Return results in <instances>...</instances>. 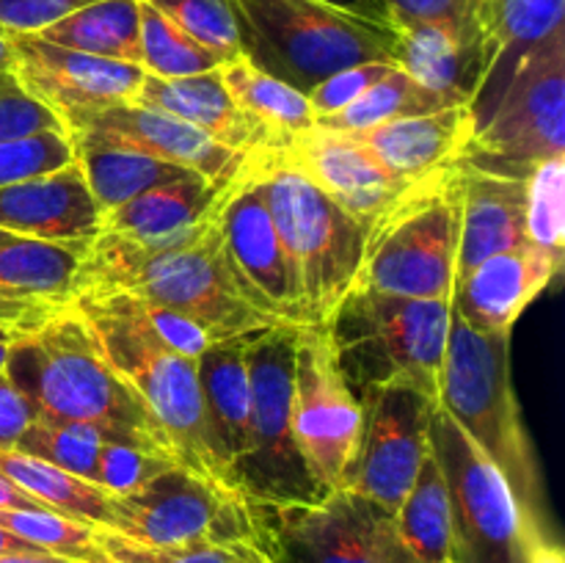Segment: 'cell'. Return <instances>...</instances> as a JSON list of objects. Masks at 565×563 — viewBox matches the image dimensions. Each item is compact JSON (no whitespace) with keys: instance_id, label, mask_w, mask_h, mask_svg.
Segmentation results:
<instances>
[{"instance_id":"1","label":"cell","mask_w":565,"mask_h":563,"mask_svg":"<svg viewBox=\"0 0 565 563\" xmlns=\"http://www.w3.org/2000/svg\"><path fill=\"white\" fill-rule=\"evenodd\" d=\"M226 188L230 185H224L213 208L196 224L166 243H138L97 232V237L83 248L77 296L127 293L138 301L188 315L215 340L254 334L281 323L248 298L232 268L221 237Z\"/></svg>"},{"instance_id":"2","label":"cell","mask_w":565,"mask_h":563,"mask_svg":"<svg viewBox=\"0 0 565 563\" xmlns=\"http://www.w3.org/2000/svg\"><path fill=\"white\" fill-rule=\"evenodd\" d=\"M3 370L44 417L86 425L103 439L177 464L166 431L138 392L116 373L88 320L75 307L61 309L36 331L17 337Z\"/></svg>"},{"instance_id":"3","label":"cell","mask_w":565,"mask_h":563,"mask_svg":"<svg viewBox=\"0 0 565 563\" xmlns=\"http://www.w3.org/2000/svg\"><path fill=\"white\" fill-rule=\"evenodd\" d=\"M436 406L475 442L513 489L524 511L541 522V472L511 384V334L472 329L450 307L445 362Z\"/></svg>"},{"instance_id":"4","label":"cell","mask_w":565,"mask_h":563,"mask_svg":"<svg viewBox=\"0 0 565 563\" xmlns=\"http://www.w3.org/2000/svg\"><path fill=\"white\" fill-rule=\"evenodd\" d=\"M326 326L353 395L408 386L436 403L450 301L353 287Z\"/></svg>"},{"instance_id":"5","label":"cell","mask_w":565,"mask_h":563,"mask_svg":"<svg viewBox=\"0 0 565 563\" xmlns=\"http://www.w3.org/2000/svg\"><path fill=\"white\" fill-rule=\"evenodd\" d=\"M72 307L88 320L116 373L154 414L169 436L177 464L218 480L204 436L196 359L166 346L127 293H83Z\"/></svg>"},{"instance_id":"6","label":"cell","mask_w":565,"mask_h":563,"mask_svg":"<svg viewBox=\"0 0 565 563\" xmlns=\"http://www.w3.org/2000/svg\"><path fill=\"white\" fill-rule=\"evenodd\" d=\"M241 55L307 94L323 77L373 61L397 64V31L320 0H226Z\"/></svg>"},{"instance_id":"7","label":"cell","mask_w":565,"mask_h":563,"mask_svg":"<svg viewBox=\"0 0 565 563\" xmlns=\"http://www.w3.org/2000/svg\"><path fill=\"white\" fill-rule=\"evenodd\" d=\"M458 254V160L414 180L367 224L353 287L450 301Z\"/></svg>"},{"instance_id":"8","label":"cell","mask_w":565,"mask_h":563,"mask_svg":"<svg viewBox=\"0 0 565 563\" xmlns=\"http://www.w3.org/2000/svg\"><path fill=\"white\" fill-rule=\"evenodd\" d=\"M265 188L276 232L290 259L301 326H326L353 290L367 226L320 193L312 182L265 155Z\"/></svg>"},{"instance_id":"9","label":"cell","mask_w":565,"mask_h":563,"mask_svg":"<svg viewBox=\"0 0 565 563\" xmlns=\"http://www.w3.org/2000/svg\"><path fill=\"white\" fill-rule=\"evenodd\" d=\"M450 502V563H533L550 544L500 469L436 406L428 428Z\"/></svg>"},{"instance_id":"10","label":"cell","mask_w":565,"mask_h":563,"mask_svg":"<svg viewBox=\"0 0 565 563\" xmlns=\"http://www.w3.org/2000/svg\"><path fill=\"white\" fill-rule=\"evenodd\" d=\"M298 326L276 323L248 340V428L246 453L232 475V489L252 502H318L315 480L292 436V373Z\"/></svg>"},{"instance_id":"11","label":"cell","mask_w":565,"mask_h":563,"mask_svg":"<svg viewBox=\"0 0 565 563\" xmlns=\"http://www.w3.org/2000/svg\"><path fill=\"white\" fill-rule=\"evenodd\" d=\"M461 158L513 177L565 158V25L519 55Z\"/></svg>"},{"instance_id":"12","label":"cell","mask_w":565,"mask_h":563,"mask_svg":"<svg viewBox=\"0 0 565 563\" xmlns=\"http://www.w3.org/2000/svg\"><path fill=\"white\" fill-rule=\"evenodd\" d=\"M248 541L265 563H419L395 513L351 489L318 502H252Z\"/></svg>"},{"instance_id":"13","label":"cell","mask_w":565,"mask_h":563,"mask_svg":"<svg viewBox=\"0 0 565 563\" xmlns=\"http://www.w3.org/2000/svg\"><path fill=\"white\" fill-rule=\"evenodd\" d=\"M110 533L132 544L166 550L196 541H248V506L213 478L171 464L149 484L116 497Z\"/></svg>"},{"instance_id":"14","label":"cell","mask_w":565,"mask_h":563,"mask_svg":"<svg viewBox=\"0 0 565 563\" xmlns=\"http://www.w3.org/2000/svg\"><path fill=\"white\" fill-rule=\"evenodd\" d=\"M362 434V403L334 357L329 326H298L292 436L326 491L342 489Z\"/></svg>"},{"instance_id":"15","label":"cell","mask_w":565,"mask_h":563,"mask_svg":"<svg viewBox=\"0 0 565 563\" xmlns=\"http://www.w3.org/2000/svg\"><path fill=\"white\" fill-rule=\"evenodd\" d=\"M362 434L342 489L364 495L395 513L412 489L428 453L430 414L436 403L408 386L364 392Z\"/></svg>"},{"instance_id":"16","label":"cell","mask_w":565,"mask_h":563,"mask_svg":"<svg viewBox=\"0 0 565 563\" xmlns=\"http://www.w3.org/2000/svg\"><path fill=\"white\" fill-rule=\"evenodd\" d=\"M265 155H254L226 188L221 237L248 298L270 318L301 326L290 259L268 208Z\"/></svg>"},{"instance_id":"17","label":"cell","mask_w":565,"mask_h":563,"mask_svg":"<svg viewBox=\"0 0 565 563\" xmlns=\"http://www.w3.org/2000/svg\"><path fill=\"white\" fill-rule=\"evenodd\" d=\"M11 53V72L17 83L39 103L47 105L55 116H61L64 127L75 116L132 99L147 75L138 64L61 47L44 42L36 33H14Z\"/></svg>"},{"instance_id":"18","label":"cell","mask_w":565,"mask_h":563,"mask_svg":"<svg viewBox=\"0 0 565 563\" xmlns=\"http://www.w3.org/2000/svg\"><path fill=\"white\" fill-rule=\"evenodd\" d=\"M72 144H105L132 149L166 163L196 171L215 185H226L252 158L221 147L188 121L138 103H116L66 121Z\"/></svg>"},{"instance_id":"19","label":"cell","mask_w":565,"mask_h":563,"mask_svg":"<svg viewBox=\"0 0 565 563\" xmlns=\"http://www.w3.org/2000/svg\"><path fill=\"white\" fill-rule=\"evenodd\" d=\"M274 158L312 182L364 226L414 182L384 169L356 138L320 127L296 132L279 152H274Z\"/></svg>"},{"instance_id":"20","label":"cell","mask_w":565,"mask_h":563,"mask_svg":"<svg viewBox=\"0 0 565 563\" xmlns=\"http://www.w3.org/2000/svg\"><path fill=\"white\" fill-rule=\"evenodd\" d=\"M563 254L561 248H544L530 241L491 254L456 282L450 307L472 329L486 334H511L524 309L563 270Z\"/></svg>"},{"instance_id":"21","label":"cell","mask_w":565,"mask_h":563,"mask_svg":"<svg viewBox=\"0 0 565 563\" xmlns=\"http://www.w3.org/2000/svg\"><path fill=\"white\" fill-rule=\"evenodd\" d=\"M86 246L36 237H14L0 246V326L17 337L31 334L72 307Z\"/></svg>"},{"instance_id":"22","label":"cell","mask_w":565,"mask_h":563,"mask_svg":"<svg viewBox=\"0 0 565 563\" xmlns=\"http://www.w3.org/2000/svg\"><path fill=\"white\" fill-rule=\"evenodd\" d=\"M527 241V177L500 174L458 158L456 282L475 265Z\"/></svg>"},{"instance_id":"23","label":"cell","mask_w":565,"mask_h":563,"mask_svg":"<svg viewBox=\"0 0 565 563\" xmlns=\"http://www.w3.org/2000/svg\"><path fill=\"white\" fill-rule=\"evenodd\" d=\"M0 230L47 243H92L99 232V210L77 160L0 188Z\"/></svg>"},{"instance_id":"24","label":"cell","mask_w":565,"mask_h":563,"mask_svg":"<svg viewBox=\"0 0 565 563\" xmlns=\"http://www.w3.org/2000/svg\"><path fill=\"white\" fill-rule=\"evenodd\" d=\"M218 70L191 77H171V81L143 75L141 86L132 94L130 103L177 116L207 138H213L215 144L237 155H246V158L276 152L268 132L254 125L230 97V92L221 83Z\"/></svg>"},{"instance_id":"25","label":"cell","mask_w":565,"mask_h":563,"mask_svg":"<svg viewBox=\"0 0 565 563\" xmlns=\"http://www.w3.org/2000/svg\"><path fill=\"white\" fill-rule=\"evenodd\" d=\"M248 340L252 334L213 342L196 359L199 392H202L204 436L218 480L232 489V475L246 453L248 428ZM235 491V489H232Z\"/></svg>"},{"instance_id":"26","label":"cell","mask_w":565,"mask_h":563,"mask_svg":"<svg viewBox=\"0 0 565 563\" xmlns=\"http://www.w3.org/2000/svg\"><path fill=\"white\" fill-rule=\"evenodd\" d=\"M345 136L367 147L392 174L403 180H423L461 158L475 136V110L469 103H456Z\"/></svg>"},{"instance_id":"27","label":"cell","mask_w":565,"mask_h":563,"mask_svg":"<svg viewBox=\"0 0 565 563\" xmlns=\"http://www.w3.org/2000/svg\"><path fill=\"white\" fill-rule=\"evenodd\" d=\"M480 42V83L475 92V125L505 83L519 55L565 25V0H469Z\"/></svg>"},{"instance_id":"28","label":"cell","mask_w":565,"mask_h":563,"mask_svg":"<svg viewBox=\"0 0 565 563\" xmlns=\"http://www.w3.org/2000/svg\"><path fill=\"white\" fill-rule=\"evenodd\" d=\"M397 31V66L450 103L472 105L480 83V42L472 14L463 20L414 22Z\"/></svg>"},{"instance_id":"29","label":"cell","mask_w":565,"mask_h":563,"mask_svg":"<svg viewBox=\"0 0 565 563\" xmlns=\"http://www.w3.org/2000/svg\"><path fill=\"white\" fill-rule=\"evenodd\" d=\"M221 191L224 185H215L202 174H185L180 180L149 188L130 202L103 213L99 232L130 237L138 243H166L196 224L213 208Z\"/></svg>"},{"instance_id":"30","label":"cell","mask_w":565,"mask_h":563,"mask_svg":"<svg viewBox=\"0 0 565 563\" xmlns=\"http://www.w3.org/2000/svg\"><path fill=\"white\" fill-rule=\"evenodd\" d=\"M221 83L235 99L237 108L268 132L276 152L290 141L296 132L315 127L312 105L307 94L287 86L279 77L268 75L265 70L254 66L246 55H235L221 66Z\"/></svg>"},{"instance_id":"31","label":"cell","mask_w":565,"mask_h":563,"mask_svg":"<svg viewBox=\"0 0 565 563\" xmlns=\"http://www.w3.org/2000/svg\"><path fill=\"white\" fill-rule=\"evenodd\" d=\"M0 472L14 480L20 489L36 497L47 511L64 513L70 519L97 524L110 530L116 517V495L105 491L103 486H94L66 469L33 458L14 447H0Z\"/></svg>"},{"instance_id":"32","label":"cell","mask_w":565,"mask_h":563,"mask_svg":"<svg viewBox=\"0 0 565 563\" xmlns=\"http://www.w3.org/2000/svg\"><path fill=\"white\" fill-rule=\"evenodd\" d=\"M138 25H141L138 0H97L36 31V36L99 59L138 64L141 59Z\"/></svg>"},{"instance_id":"33","label":"cell","mask_w":565,"mask_h":563,"mask_svg":"<svg viewBox=\"0 0 565 563\" xmlns=\"http://www.w3.org/2000/svg\"><path fill=\"white\" fill-rule=\"evenodd\" d=\"M72 147H75V160L86 177L88 193L99 215L130 202L149 188L196 174V171L132 152V149L105 147V144H72Z\"/></svg>"},{"instance_id":"34","label":"cell","mask_w":565,"mask_h":563,"mask_svg":"<svg viewBox=\"0 0 565 563\" xmlns=\"http://www.w3.org/2000/svg\"><path fill=\"white\" fill-rule=\"evenodd\" d=\"M395 522L419 563H450V502L430 445L412 489L395 511Z\"/></svg>"},{"instance_id":"35","label":"cell","mask_w":565,"mask_h":563,"mask_svg":"<svg viewBox=\"0 0 565 563\" xmlns=\"http://www.w3.org/2000/svg\"><path fill=\"white\" fill-rule=\"evenodd\" d=\"M447 105L456 103L439 97V94L430 92V88L419 86L414 77H408L406 72L397 66L395 72L381 77L375 86H370L367 92H364L356 103L348 105V108L337 110V114L315 116V127L329 132H356L370 130V127H379L392 119H403V116L430 114V110L447 108Z\"/></svg>"},{"instance_id":"36","label":"cell","mask_w":565,"mask_h":563,"mask_svg":"<svg viewBox=\"0 0 565 563\" xmlns=\"http://www.w3.org/2000/svg\"><path fill=\"white\" fill-rule=\"evenodd\" d=\"M141 3V25H138V66L147 75L154 77H191L202 75V72H213L226 64L224 55L215 50L204 47L202 42L182 31L180 25L152 9L149 3Z\"/></svg>"},{"instance_id":"37","label":"cell","mask_w":565,"mask_h":563,"mask_svg":"<svg viewBox=\"0 0 565 563\" xmlns=\"http://www.w3.org/2000/svg\"><path fill=\"white\" fill-rule=\"evenodd\" d=\"M105 447H108V439H103L97 431L86 428V425L64 423V419L36 414V419L17 439L14 450L42 458L53 467L66 469V472L99 486V467H103Z\"/></svg>"},{"instance_id":"38","label":"cell","mask_w":565,"mask_h":563,"mask_svg":"<svg viewBox=\"0 0 565 563\" xmlns=\"http://www.w3.org/2000/svg\"><path fill=\"white\" fill-rule=\"evenodd\" d=\"M0 528L20 535L22 541L50 555L66 557L75 563H108L103 541H99L97 524L70 519L55 511H20V508H3L0 511Z\"/></svg>"},{"instance_id":"39","label":"cell","mask_w":565,"mask_h":563,"mask_svg":"<svg viewBox=\"0 0 565 563\" xmlns=\"http://www.w3.org/2000/svg\"><path fill=\"white\" fill-rule=\"evenodd\" d=\"M99 541L105 552L119 563H265L252 541H196V544L152 550V546L132 544L105 528H99Z\"/></svg>"},{"instance_id":"40","label":"cell","mask_w":565,"mask_h":563,"mask_svg":"<svg viewBox=\"0 0 565 563\" xmlns=\"http://www.w3.org/2000/svg\"><path fill=\"white\" fill-rule=\"evenodd\" d=\"M527 241L565 252V158H552L527 174Z\"/></svg>"},{"instance_id":"41","label":"cell","mask_w":565,"mask_h":563,"mask_svg":"<svg viewBox=\"0 0 565 563\" xmlns=\"http://www.w3.org/2000/svg\"><path fill=\"white\" fill-rule=\"evenodd\" d=\"M143 3L158 9L174 25L191 33L204 47L224 55L226 61L241 55V36L226 0H143Z\"/></svg>"},{"instance_id":"42","label":"cell","mask_w":565,"mask_h":563,"mask_svg":"<svg viewBox=\"0 0 565 563\" xmlns=\"http://www.w3.org/2000/svg\"><path fill=\"white\" fill-rule=\"evenodd\" d=\"M72 160L75 147L70 132H39L17 141H0V188L58 171Z\"/></svg>"},{"instance_id":"43","label":"cell","mask_w":565,"mask_h":563,"mask_svg":"<svg viewBox=\"0 0 565 563\" xmlns=\"http://www.w3.org/2000/svg\"><path fill=\"white\" fill-rule=\"evenodd\" d=\"M39 132H66V127L61 116L17 83L14 72H0V141H17Z\"/></svg>"},{"instance_id":"44","label":"cell","mask_w":565,"mask_h":563,"mask_svg":"<svg viewBox=\"0 0 565 563\" xmlns=\"http://www.w3.org/2000/svg\"><path fill=\"white\" fill-rule=\"evenodd\" d=\"M395 61H373V64H356L348 66V70L334 72V75L323 77L315 88H309L307 99L312 105L315 116L337 114V110L348 108L351 103H356L370 86L386 77L390 72H395Z\"/></svg>"},{"instance_id":"45","label":"cell","mask_w":565,"mask_h":563,"mask_svg":"<svg viewBox=\"0 0 565 563\" xmlns=\"http://www.w3.org/2000/svg\"><path fill=\"white\" fill-rule=\"evenodd\" d=\"M171 458L154 456V453L138 450L130 445H116L108 442L103 456V467H99V486L110 495H130V491L141 489L143 484L160 475L163 469L171 467Z\"/></svg>"},{"instance_id":"46","label":"cell","mask_w":565,"mask_h":563,"mask_svg":"<svg viewBox=\"0 0 565 563\" xmlns=\"http://www.w3.org/2000/svg\"><path fill=\"white\" fill-rule=\"evenodd\" d=\"M136 304H138V309H141L143 318H147V323L152 326L154 334H158L166 346L174 348V351L185 353V357L199 359L210 346H213V342H221V340H215L207 329H202L196 320L188 318V315H182V312H177V309L160 307V304L138 301V298H136Z\"/></svg>"},{"instance_id":"47","label":"cell","mask_w":565,"mask_h":563,"mask_svg":"<svg viewBox=\"0 0 565 563\" xmlns=\"http://www.w3.org/2000/svg\"><path fill=\"white\" fill-rule=\"evenodd\" d=\"M88 3L97 0H0V31L36 33Z\"/></svg>"},{"instance_id":"48","label":"cell","mask_w":565,"mask_h":563,"mask_svg":"<svg viewBox=\"0 0 565 563\" xmlns=\"http://www.w3.org/2000/svg\"><path fill=\"white\" fill-rule=\"evenodd\" d=\"M392 28L414 25V22L463 20L469 14V0H384Z\"/></svg>"},{"instance_id":"49","label":"cell","mask_w":565,"mask_h":563,"mask_svg":"<svg viewBox=\"0 0 565 563\" xmlns=\"http://www.w3.org/2000/svg\"><path fill=\"white\" fill-rule=\"evenodd\" d=\"M36 414L20 386L6 375V370H0V447H14Z\"/></svg>"},{"instance_id":"50","label":"cell","mask_w":565,"mask_h":563,"mask_svg":"<svg viewBox=\"0 0 565 563\" xmlns=\"http://www.w3.org/2000/svg\"><path fill=\"white\" fill-rule=\"evenodd\" d=\"M326 6H334V9L348 11V14H356L362 20L381 22V25H392L390 11H386L384 0H320Z\"/></svg>"},{"instance_id":"51","label":"cell","mask_w":565,"mask_h":563,"mask_svg":"<svg viewBox=\"0 0 565 563\" xmlns=\"http://www.w3.org/2000/svg\"><path fill=\"white\" fill-rule=\"evenodd\" d=\"M3 508H20V511H39V508H44V506L36 500V497H31L25 489H20V486H17L14 480H9L3 472H0V511H3ZM44 511H47V508H44Z\"/></svg>"},{"instance_id":"52","label":"cell","mask_w":565,"mask_h":563,"mask_svg":"<svg viewBox=\"0 0 565 563\" xmlns=\"http://www.w3.org/2000/svg\"><path fill=\"white\" fill-rule=\"evenodd\" d=\"M0 563H75V561L50 555V552H9V555H0Z\"/></svg>"},{"instance_id":"53","label":"cell","mask_w":565,"mask_h":563,"mask_svg":"<svg viewBox=\"0 0 565 563\" xmlns=\"http://www.w3.org/2000/svg\"><path fill=\"white\" fill-rule=\"evenodd\" d=\"M9 552H42V550H36L33 544L22 541L20 535H14V533H9V530L0 528V555H9Z\"/></svg>"},{"instance_id":"54","label":"cell","mask_w":565,"mask_h":563,"mask_svg":"<svg viewBox=\"0 0 565 563\" xmlns=\"http://www.w3.org/2000/svg\"><path fill=\"white\" fill-rule=\"evenodd\" d=\"M14 66V53H11V36L0 31V72H11Z\"/></svg>"},{"instance_id":"55","label":"cell","mask_w":565,"mask_h":563,"mask_svg":"<svg viewBox=\"0 0 565 563\" xmlns=\"http://www.w3.org/2000/svg\"><path fill=\"white\" fill-rule=\"evenodd\" d=\"M533 563H565V557H563V550L557 544H546L544 550L539 552V557H535Z\"/></svg>"},{"instance_id":"56","label":"cell","mask_w":565,"mask_h":563,"mask_svg":"<svg viewBox=\"0 0 565 563\" xmlns=\"http://www.w3.org/2000/svg\"><path fill=\"white\" fill-rule=\"evenodd\" d=\"M9 346L11 342H0V370L6 368V359H9Z\"/></svg>"},{"instance_id":"57","label":"cell","mask_w":565,"mask_h":563,"mask_svg":"<svg viewBox=\"0 0 565 563\" xmlns=\"http://www.w3.org/2000/svg\"><path fill=\"white\" fill-rule=\"evenodd\" d=\"M14 340H17L14 331H9L6 326H0V342H14Z\"/></svg>"},{"instance_id":"58","label":"cell","mask_w":565,"mask_h":563,"mask_svg":"<svg viewBox=\"0 0 565 563\" xmlns=\"http://www.w3.org/2000/svg\"><path fill=\"white\" fill-rule=\"evenodd\" d=\"M14 237H20V235H14V232L0 230V246H6V243H11V241H14Z\"/></svg>"},{"instance_id":"59","label":"cell","mask_w":565,"mask_h":563,"mask_svg":"<svg viewBox=\"0 0 565 563\" xmlns=\"http://www.w3.org/2000/svg\"><path fill=\"white\" fill-rule=\"evenodd\" d=\"M108 557H110V555H108ZM108 563H119V561H114V557H110V561H108Z\"/></svg>"}]
</instances>
